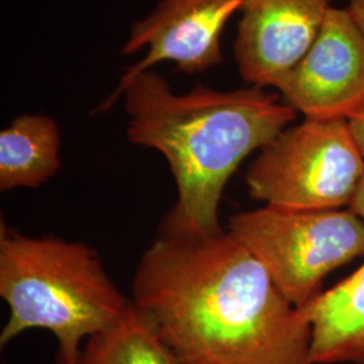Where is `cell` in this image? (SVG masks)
Instances as JSON below:
<instances>
[{
	"instance_id": "obj_1",
	"label": "cell",
	"mask_w": 364,
	"mask_h": 364,
	"mask_svg": "<svg viewBox=\"0 0 364 364\" xmlns=\"http://www.w3.org/2000/svg\"><path fill=\"white\" fill-rule=\"evenodd\" d=\"M131 296L178 364H313L311 326L228 231L158 235Z\"/></svg>"
},
{
	"instance_id": "obj_2",
	"label": "cell",
	"mask_w": 364,
	"mask_h": 364,
	"mask_svg": "<svg viewBox=\"0 0 364 364\" xmlns=\"http://www.w3.org/2000/svg\"><path fill=\"white\" fill-rule=\"evenodd\" d=\"M120 97L130 117L129 141L165 156L177 185V203L159 234L186 239L224 231L219 207L227 182L297 115L278 93L255 85L221 92L198 82L176 95L153 70L134 78Z\"/></svg>"
},
{
	"instance_id": "obj_3",
	"label": "cell",
	"mask_w": 364,
	"mask_h": 364,
	"mask_svg": "<svg viewBox=\"0 0 364 364\" xmlns=\"http://www.w3.org/2000/svg\"><path fill=\"white\" fill-rule=\"evenodd\" d=\"M0 297L10 306L0 346L28 329H48L58 341L57 364L80 363L81 341L115 323L131 304L93 248L26 236L3 221Z\"/></svg>"
},
{
	"instance_id": "obj_4",
	"label": "cell",
	"mask_w": 364,
	"mask_h": 364,
	"mask_svg": "<svg viewBox=\"0 0 364 364\" xmlns=\"http://www.w3.org/2000/svg\"><path fill=\"white\" fill-rule=\"evenodd\" d=\"M228 232L297 309L321 293L329 274L364 257V221L348 208L296 210L264 205L231 216Z\"/></svg>"
},
{
	"instance_id": "obj_5",
	"label": "cell",
	"mask_w": 364,
	"mask_h": 364,
	"mask_svg": "<svg viewBox=\"0 0 364 364\" xmlns=\"http://www.w3.org/2000/svg\"><path fill=\"white\" fill-rule=\"evenodd\" d=\"M363 176L347 119L305 117L259 150L245 178L250 196L266 205L324 210L350 208Z\"/></svg>"
},
{
	"instance_id": "obj_6",
	"label": "cell",
	"mask_w": 364,
	"mask_h": 364,
	"mask_svg": "<svg viewBox=\"0 0 364 364\" xmlns=\"http://www.w3.org/2000/svg\"><path fill=\"white\" fill-rule=\"evenodd\" d=\"M243 0H161L156 10L132 23L122 53L131 55L144 46V58L130 66L117 90L95 112L112 108L131 81L162 61H173L186 75L207 72L223 63L220 38L228 19Z\"/></svg>"
},
{
	"instance_id": "obj_7",
	"label": "cell",
	"mask_w": 364,
	"mask_h": 364,
	"mask_svg": "<svg viewBox=\"0 0 364 364\" xmlns=\"http://www.w3.org/2000/svg\"><path fill=\"white\" fill-rule=\"evenodd\" d=\"M273 88L309 119H347L364 105V39L347 9H331L309 50Z\"/></svg>"
},
{
	"instance_id": "obj_8",
	"label": "cell",
	"mask_w": 364,
	"mask_h": 364,
	"mask_svg": "<svg viewBox=\"0 0 364 364\" xmlns=\"http://www.w3.org/2000/svg\"><path fill=\"white\" fill-rule=\"evenodd\" d=\"M331 0H243L234 54L248 84L274 87L309 50Z\"/></svg>"
},
{
	"instance_id": "obj_9",
	"label": "cell",
	"mask_w": 364,
	"mask_h": 364,
	"mask_svg": "<svg viewBox=\"0 0 364 364\" xmlns=\"http://www.w3.org/2000/svg\"><path fill=\"white\" fill-rule=\"evenodd\" d=\"M299 312L311 326L313 364H364V263Z\"/></svg>"
},
{
	"instance_id": "obj_10",
	"label": "cell",
	"mask_w": 364,
	"mask_h": 364,
	"mask_svg": "<svg viewBox=\"0 0 364 364\" xmlns=\"http://www.w3.org/2000/svg\"><path fill=\"white\" fill-rule=\"evenodd\" d=\"M61 168V130L48 115H21L0 132V191L37 189Z\"/></svg>"
},
{
	"instance_id": "obj_11",
	"label": "cell",
	"mask_w": 364,
	"mask_h": 364,
	"mask_svg": "<svg viewBox=\"0 0 364 364\" xmlns=\"http://www.w3.org/2000/svg\"><path fill=\"white\" fill-rule=\"evenodd\" d=\"M78 364H178L150 318L132 302L115 323L87 338Z\"/></svg>"
},
{
	"instance_id": "obj_12",
	"label": "cell",
	"mask_w": 364,
	"mask_h": 364,
	"mask_svg": "<svg viewBox=\"0 0 364 364\" xmlns=\"http://www.w3.org/2000/svg\"><path fill=\"white\" fill-rule=\"evenodd\" d=\"M347 122H348L352 136L364 158V105H360L356 111H353L351 115L347 117Z\"/></svg>"
},
{
	"instance_id": "obj_13",
	"label": "cell",
	"mask_w": 364,
	"mask_h": 364,
	"mask_svg": "<svg viewBox=\"0 0 364 364\" xmlns=\"http://www.w3.org/2000/svg\"><path fill=\"white\" fill-rule=\"evenodd\" d=\"M347 10L351 14L353 22L364 39V0H350Z\"/></svg>"
},
{
	"instance_id": "obj_14",
	"label": "cell",
	"mask_w": 364,
	"mask_h": 364,
	"mask_svg": "<svg viewBox=\"0 0 364 364\" xmlns=\"http://www.w3.org/2000/svg\"><path fill=\"white\" fill-rule=\"evenodd\" d=\"M348 209H351L356 216H359L364 221V176Z\"/></svg>"
}]
</instances>
